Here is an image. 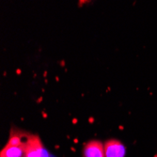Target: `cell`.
<instances>
[{
  "label": "cell",
  "instance_id": "obj_1",
  "mask_svg": "<svg viewBox=\"0 0 157 157\" xmlns=\"http://www.w3.org/2000/svg\"><path fill=\"white\" fill-rule=\"evenodd\" d=\"M25 157H53L37 135L27 134L25 144Z\"/></svg>",
  "mask_w": 157,
  "mask_h": 157
},
{
  "label": "cell",
  "instance_id": "obj_2",
  "mask_svg": "<svg viewBox=\"0 0 157 157\" xmlns=\"http://www.w3.org/2000/svg\"><path fill=\"white\" fill-rule=\"evenodd\" d=\"M105 157H125L126 149L121 141L117 139L107 140L104 144Z\"/></svg>",
  "mask_w": 157,
  "mask_h": 157
},
{
  "label": "cell",
  "instance_id": "obj_3",
  "mask_svg": "<svg viewBox=\"0 0 157 157\" xmlns=\"http://www.w3.org/2000/svg\"><path fill=\"white\" fill-rule=\"evenodd\" d=\"M83 157H105L104 144L99 140H91L85 145Z\"/></svg>",
  "mask_w": 157,
  "mask_h": 157
},
{
  "label": "cell",
  "instance_id": "obj_4",
  "mask_svg": "<svg viewBox=\"0 0 157 157\" xmlns=\"http://www.w3.org/2000/svg\"><path fill=\"white\" fill-rule=\"evenodd\" d=\"M0 157H25V145L15 146L7 143L0 151Z\"/></svg>",
  "mask_w": 157,
  "mask_h": 157
}]
</instances>
